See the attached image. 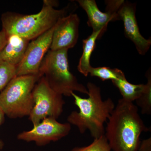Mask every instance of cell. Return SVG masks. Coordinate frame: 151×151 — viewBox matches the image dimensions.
Wrapping results in <instances>:
<instances>
[{
  "instance_id": "5b68a950",
  "label": "cell",
  "mask_w": 151,
  "mask_h": 151,
  "mask_svg": "<svg viewBox=\"0 0 151 151\" xmlns=\"http://www.w3.org/2000/svg\"><path fill=\"white\" fill-rule=\"evenodd\" d=\"M40 75L16 76L0 93V108L5 116L15 119L29 116L33 108L32 91Z\"/></svg>"
},
{
  "instance_id": "ac0fdd59",
  "label": "cell",
  "mask_w": 151,
  "mask_h": 151,
  "mask_svg": "<svg viewBox=\"0 0 151 151\" xmlns=\"http://www.w3.org/2000/svg\"><path fill=\"white\" fill-rule=\"evenodd\" d=\"M108 140L105 135L94 141L88 146L82 147H75L70 151H111Z\"/></svg>"
},
{
  "instance_id": "9a60e30c",
  "label": "cell",
  "mask_w": 151,
  "mask_h": 151,
  "mask_svg": "<svg viewBox=\"0 0 151 151\" xmlns=\"http://www.w3.org/2000/svg\"><path fill=\"white\" fill-rule=\"evenodd\" d=\"M147 82L146 87L140 96L136 100L137 105L141 109L142 114L150 115L151 114V75L150 70L146 74Z\"/></svg>"
},
{
  "instance_id": "ba28073f",
  "label": "cell",
  "mask_w": 151,
  "mask_h": 151,
  "mask_svg": "<svg viewBox=\"0 0 151 151\" xmlns=\"http://www.w3.org/2000/svg\"><path fill=\"white\" fill-rule=\"evenodd\" d=\"M55 25L29 42L22 60L17 67V76L40 75V68L45 55L50 49Z\"/></svg>"
},
{
  "instance_id": "52a82bcc",
  "label": "cell",
  "mask_w": 151,
  "mask_h": 151,
  "mask_svg": "<svg viewBox=\"0 0 151 151\" xmlns=\"http://www.w3.org/2000/svg\"><path fill=\"white\" fill-rule=\"evenodd\" d=\"M71 128V125L68 123H60L57 119L48 117L32 129L21 132L17 138L27 142H35L37 145L42 147L65 137L69 134Z\"/></svg>"
},
{
  "instance_id": "277c9868",
  "label": "cell",
  "mask_w": 151,
  "mask_h": 151,
  "mask_svg": "<svg viewBox=\"0 0 151 151\" xmlns=\"http://www.w3.org/2000/svg\"><path fill=\"white\" fill-rule=\"evenodd\" d=\"M68 51L49 50L42 62L40 74L51 89L62 96L70 97L75 92L88 95L86 86L79 83L70 71Z\"/></svg>"
},
{
  "instance_id": "2e32d148",
  "label": "cell",
  "mask_w": 151,
  "mask_h": 151,
  "mask_svg": "<svg viewBox=\"0 0 151 151\" xmlns=\"http://www.w3.org/2000/svg\"><path fill=\"white\" fill-rule=\"evenodd\" d=\"M124 73L118 68H111L105 66L95 68L92 66L89 70V74L91 76L98 77L103 81L116 80Z\"/></svg>"
},
{
  "instance_id": "3957f363",
  "label": "cell",
  "mask_w": 151,
  "mask_h": 151,
  "mask_svg": "<svg viewBox=\"0 0 151 151\" xmlns=\"http://www.w3.org/2000/svg\"><path fill=\"white\" fill-rule=\"evenodd\" d=\"M43 4L42 9L37 14L4 13L1 17L2 29L7 36L14 35L32 40L53 27L60 19L67 15L68 6L56 9L46 1H44Z\"/></svg>"
},
{
  "instance_id": "30bf717a",
  "label": "cell",
  "mask_w": 151,
  "mask_h": 151,
  "mask_svg": "<svg viewBox=\"0 0 151 151\" xmlns=\"http://www.w3.org/2000/svg\"><path fill=\"white\" fill-rule=\"evenodd\" d=\"M135 3L124 1L118 12L119 20L123 21L124 33L134 44L138 53L142 55L147 53L151 45L150 38L146 39L141 35L136 17Z\"/></svg>"
},
{
  "instance_id": "8992f818",
  "label": "cell",
  "mask_w": 151,
  "mask_h": 151,
  "mask_svg": "<svg viewBox=\"0 0 151 151\" xmlns=\"http://www.w3.org/2000/svg\"><path fill=\"white\" fill-rule=\"evenodd\" d=\"M32 95L34 105L29 119L33 127L45 118L57 119L62 114L65 104L63 96L51 89L43 76L35 84Z\"/></svg>"
},
{
  "instance_id": "4fadbf2b",
  "label": "cell",
  "mask_w": 151,
  "mask_h": 151,
  "mask_svg": "<svg viewBox=\"0 0 151 151\" xmlns=\"http://www.w3.org/2000/svg\"><path fill=\"white\" fill-rule=\"evenodd\" d=\"M104 33L102 30L92 32L91 35L83 40V52L79 59L77 69L84 76H88L89 70L92 67L90 64V58L96 47V40L100 38Z\"/></svg>"
},
{
  "instance_id": "d6986e66",
  "label": "cell",
  "mask_w": 151,
  "mask_h": 151,
  "mask_svg": "<svg viewBox=\"0 0 151 151\" xmlns=\"http://www.w3.org/2000/svg\"><path fill=\"white\" fill-rule=\"evenodd\" d=\"M138 151H151V137L141 142Z\"/></svg>"
},
{
  "instance_id": "7c38bea8",
  "label": "cell",
  "mask_w": 151,
  "mask_h": 151,
  "mask_svg": "<svg viewBox=\"0 0 151 151\" xmlns=\"http://www.w3.org/2000/svg\"><path fill=\"white\" fill-rule=\"evenodd\" d=\"M29 42L19 36L8 35L6 43L0 51V61L17 67L22 60Z\"/></svg>"
},
{
  "instance_id": "5bb4252c",
  "label": "cell",
  "mask_w": 151,
  "mask_h": 151,
  "mask_svg": "<svg viewBox=\"0 0 151 151\" xmlns=\"http://www.w3.org/2000/svg\"><path fill=\"white\" fill-rule=\"evenodd\" d=\"M112 83L119 89L122 99L127 102L133 103L142 94L146 87V84H132L127 81L124 73Z\"/></svg>"
},
{
  "instance_id": "8fae6325",
  "label": "cell",
  "mask_w": 151,
  "mask_h": 151,
  "mask_svg": "<svg viewBox=\"0 0 151 151\" xmlns=\"http://www.w3.org/2000/svg\"><path fill=\"white\" fill-rule=\"evenodd\" d=\"M79 24L77 14H70L60 19L55 25L50 50H68L74 47L79 37Z\"/></svg>"
},
{
  "instance_id": "9c48e42d",
  "label": "cell",
  "mask_w": 151,
  "mask_h": 151,
  "mask_svg": "<svg viewBox=\"0 0 151 151\" xmlns=\"http://www.w3.org/2000/svg\"><path fill=\"white\" fill-rule=\"evenodd\" d=\"M79 6L86 12L88 17L87 24L92 29V32L106 31L110 22L119 20L118 12L124 1H106V12L98 8L94 0H77Z\"/></svg>"
},
{
  "instance_id": "e0dca14e",
  "label": "cell",
  "mask_w": 151,
  "mask_h": 151,
  "mask_svg": "<svg viewBox=\"0 0 151 151\" xmlns=\"http://www.w3.org/2000/svg\"><path fill=\"white\" fill-rule=\"evenodd\" d=\"M17 67L0 61V91L5 87L14 78L17 76Z\"/></svg>"
},
{
  "instance_id": "7a4b0ae2",
  "label": "cell",
  "mask_w": 151,
  "mask_h": 151,
  "mask_svg": "<svg viewBox=\"0 0 151 151\" xmlns=\"http://www.w3.org/2000/svg\"><path fill=\"white\" fill-rule=\"evenodd\" d=\"M88 97L83 98L74 92L71 94L74 104L79 111H73L67 117L68 123L77 127L81 134L89 131L97 139L105 135L104 124L107 122L115 108L112 99L103 100L100 87L91 82L87 83Z\"/></svg>"
},
{
  "instance_id": "44dd1931",
  "label": "cell",
  "mask_w": 151,
  "mask_h": 151,
  "mask_svg": "<svg viewBox=\"0 0 151 151\" xmlns=\"http://www.w3.org/2000/svg\"><path fill=\"white\" fill-rule=\"evenodd\" d=\"M5 115L2 109L0 108V127L5 122ZM4 144L2 141L0 139V151H1L4 147Z\"/></svg>"
},
{
  "instance_id": "ffe728a7",
  "label": "cell",
  "mask_w": 151,
  "mask_h": 151,
  "mask_svg": "<svg viewBox=\"0 0 151 151\" xmlns=\"http://www.w3.org/2000/svg\"><path fill=\"white\" fill-rule=\"evenodd\" d=\"M7 35L4 31L2 29L0 31V51L6 43Z\"/></svg>"
},
{
  "instance_id": "6da1fadb",
  "label": "cell",
  "mask_w": 151,
  "mask_h": 151,
  "mask_svg": "<svg viewBox=\"0 0 151 151\" xmlns=\"http://www.w3.org/2000/svg\"><path fill=\"white\" fill-rule=\"evenodd\" d=\"M107 122L105 136L113 151H138L141 134L150 131L138 113L137 106L122 98Z\"/></svg>"
}]
</instances>
